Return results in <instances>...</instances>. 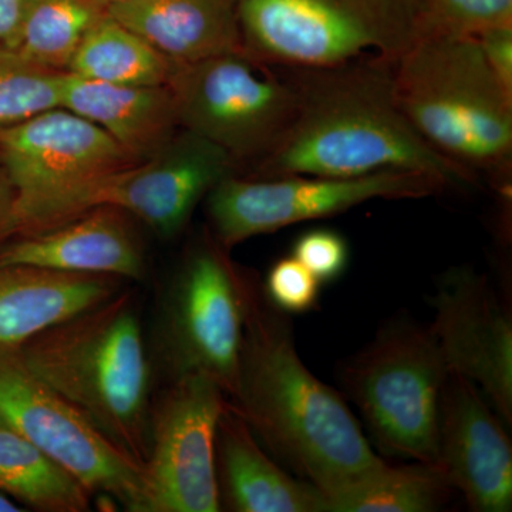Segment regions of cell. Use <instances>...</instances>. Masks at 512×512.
<instances>
[{"label":"cell","mask_w":512,"mask_h":512,"mask_svg":"<svg viewBox=\"0 0 512 512\" xmlns=\"http://www.w3.org/2000/svg\"><path fill=\"white\" fill-rule=\"evenodd\" d=\"M392 67L285 69L296 90L291 124L241 177L349 178L404 170L430 175L446 188L477 185L478 175L431 147L404 116L394 97Z\"/></svg>","instance_id":"cell-1"},{"label":"cell","mask_w":512,"mask_h":512,"mask_svg":"<svg viewBox=\"0 0 512 512\" xmlns=\"http://www.w3.org/2000/svg\"><path fill=\"white\" fill-rule=\"evenodd\" d=\"M228 402L252 433L322 495L384 464L342 397L303 365L291 322L254 281Z\"/></svg>","instance_id":"cell-2"},{"label":"cell","mask_w":512,"mask_h":512,"mask_svg":"<svg viewBox=\"0 0 512 512\" xmlns=\"http://www.w3.org/2000/svg\"><path fill=\"white\" fill-rule=\"evenodd\" d=\"M30 369L138 463L147 457L151 367L128 292L19 345Z\"/></svg>","instance_id":"cell-3"},{"label":"cell","mask_w":512,"mask_h":512,"mask_svg":"<svg viewBox=\"0 0 512 512\" xmlns=\"http://www.w3.org/2000/svg\"><path fill=\"white\" fill-rule=\"evenodd\" d=\"M400 110L431 147L474 174L507 183L512 94L476 36L430 29L392 67Z\"/></svg>","instance_id":"cell-4"},{"label":"cell","mask_w":512,"mask_h":512,"mask_svg":"<svg viewBox=\"0 0 512 512\" xmlns=\"http://www.w3.org/2000/svg\"><path fill=\"white\" fill-rule=\"evenodd\" d=\"M245 52L282 69L394 66L431 26L427 0H238Z\"/></svg>","instance_id":"cell-5"},{"label":"cell","mask_w":512,"mask_h":512,"mask_svg":"<svg viewBox=\"0 0 512 512\" xmlns=\"http://www.w3.org/2000/svg\"><path fill=\"white\" fill-rule=\"evenodd\" d=\"M138 163L106 131L66 109L0 128V168L15 190L19 234L72 220L104 181Z\"/></svg>","instance_id":"cell-6"},{"label":"cell","mask_w":512,"mask_h":512,"mask_svg":"<svg viewBox=\"0 0 512 512\" xmlns=\"http://www.w3.org/2000/svg\"><path fill=\"white\" fill-rule=\"evenodd\" d=\"M447 375L430 328L400 322L346 363L342 383L384 453L437 466Z\"/></svg>","instance_id":"cell-7"},{"label":"cell","mask_w":512,"mask_h":512,"mask_svg":"<svg viewBox=\"0 0 512 512\" xmlns=\"http://www.w3.org/2000/svg\"><path fill=\"white\" fill-rule=\"evenodd\" d=\"M214 237L201 239L165 289L158 318V350L171 379L210 377L232 396L249 286Z\"/></svg>","instance_id":"cell-8"},{"label":"cell","mask_w":512,"mask_h":512,"mask_svg":"<svg viewBox=\"0 0 512 512\" xmlns=\"http://www.w3.org/2000/svg\"><path fill=\"white\" fill-rule=\"evenodd\" d=\"M181 128L207 138L235 164L265 156L289 127L296 90L281 67L245 50L177 63L167 84Z\"/></svg>","instance_id":"cell-9"},{"label":"cell","mask_w":512,"mask_h":512,"mask_svg":"<svg viewBox=\"0 0 512 512\" xmlns=\"http://www.w3.org/2000/svg\"><path fill=\"white\" fill-rule=\"evenodd\" d=\"M0 419L90 491L148 512L143 464L101 433L30 369L19 345H0Z\"/></svg>","instance_id":"cell-10"},{"label":"cell","mask_w":512,"mask_h":512,"mask_svg":"<svg viewBox=\"0 0 512 512\" xmlns=\"http://www.w3.org/2000/svg\"><path fill=\"white\" fill-rule=\"evenodd\" d=\"M443 190L446 185L436 178L404 170L349 178L232 174L207 195V211L212 237L229 251L249 238L340 214L365 202L424 198Z\"/></svg>","instance_id":"cell-11"},{"label":"cell","mask_w":512,"mask_h":512,"mask_svg":"<svg viewBox=\"0 0 512 512\" xmlns=\"http://www.w3.org/2000/svg\"><path fill=\"white\" fill-rule=\"evenodd\" d=\"M227 406V394L210 377L171 379L151 407L143 463L148 512L221 511L215 434Z\"/></svg>","instance_id":"cell-12"},{"label":"cell","mask_w":512,"mask_h":512,"mask_svg":"<svg viewBox=\"0 0 512 512\" xmlns=\"http://www.w3.org/2000/svg\"><path fill=\"white\" fill-rule=\"evenodd\" d=\"M430 330L448 372L471 380L512 424V322L485 276L454 268L441 276L430 298Z\"/></svg>","instance_id":"cell-13"},{"label":"cell","mask_w":512,"mask_h":512,"mask_svg":"<svg viewBox=\"0 0 512 512\" xmlns=\"http://www.w3.org/2000/svg\"><path fill=\"white\" fill-rule=\"evenodd\" d=\"M237 174L227 151L181 128L156 156L114 175L93 192L87 210L113 207L173 238L190 222L201 200Z\"/></svg>","instance_id":"cell-14"},{"label":"cell","mask_w":512,"mask_h":512,"mask_svg":"<svg viewBox=\"0 0 512 512\" xmlns=\"http://www.w3.org/2000/svg\"><path fill=\"white\" fill-rule=\"evenodd\" d=\"M501 421L476 384L448 372L441 392L437 467L474 511H511L512 447Z\"/></svg>","instance_id":"cell-15"},{"label":"cell","mask_w":512,"mask_h":512,"mask_svg":"<svg viewBox=\"0 0 512 512\" xmlns=\"http://www.w3.org/2000/svg\"><path fill=\"white\" fill-rule=\"evenodd\" d=\"M128 217L117 208L94 207L55 227L16 235L0 245V266L141 281L146 261Z\"/></svg>","instance_id":"cell-16"},{"label":"cell","mask_w":512,"mask_h":512,"mask_svg":"<svg viewBox=\"0 0 512 512\" xmlns=\"http://www.w3.org/2000/svg\"><path fill=\"white\" fill-rule=\"evenodd\" d=\"M215 476L221 510L325 512L318 488L289 476L266 456L229 402L215 434Z\"/></svg>","instance_id":"cell-17"},{"label":"cell","mask_w":512,"mask_h":512,"mask_svg":"<svg viewBox=\"0 0 512 512\" xmlns=\"http://www.w3.org/2000/svg\"><path fill=\"white\" fill-rule=\"evenodd\" d=\"M63 109L106 131L140 163L156 156L181 128L168 86H120L66 72Z\"/></svg>","instance_id":"cell-18"},{"label":"cell","mask_w":512,"mask_h":512,"mask_svg":"<svg viewBox=\"0 0 512 512\" xmlns=\"http://www.w3.org/2000/svg\"><path fill=\"white\" fill-rule=\"evenodd\" d=\"M106 12L177 63L244 50L238 0H124Z\"/></svg>","instance_id":"cell-19"},{"label":"cell","mask_w":512,"mask_h":512,"mask_svg":"<svg viewBox=\"0 0 512 512\" xmlns=\"http://www.w3.org/2000/svg\"><path fill=\"white\" fill-rule=\"evenodd\" d=\"M117 278L0 266V345H22L119 292Z\"/></svg>","instance_id":"cell-20"},{"label":"cell","mask_w":512,"mask_h":512,"mask_svg":"<svg viewBox=\"0 0 512 512\" xmlns=\"http://www.w3.org/2000/svg\"><path fill=\"white\" fill-rule=\"evenodd\" d=\"M177 62L104 13L84 33L67 72L120 86H167Z\"/></svg>","instance_id":"cell-21"},{"label":"cell","mask_w":512,"mask_h":512,"mask_svg":"<svg viewBox=\"0 0 512 512\" xmlns=\"http://www.w3.org/2000/svg\"><path fill=\"white\" fill-rule=\"evenodd\" d=\"M0 491L42 512H86L90 491L18 431L0 426Z\"/></svg>","instance_id":"cell-22"},{"label":"cell","mask_w":512,"mask_h":512,"mask_svg":"<svg viewBox=\"0 0 512 512\" xmlns=\"http://www.w3.org/2000/svg\"><path fill=\"white\" fill-rule=\"evenodd\" d=\"M453 490L437 466L382 467L323 495L325 512H431Z\"/></svg>","instance_id":"cell-23"},{"label":"cell","mask_w":512,"mask_h":512,"mask_svg":"<svg viewBox=\"0 0 512 512\" xmlns=\"http://www.w3.org/2000/svg\"><path fill=\"white\" fill-rule=\"evenodd\" d=\"M106 9L90 0H28L10 49L33 62L67 72L84 33Z\"/></svg>","instance_id":"cell-24"},{"label":"cell","mask_w":512,"mask_h":512,"mask_svg":"<svg viewBox=\"0 0 512 512\" xmlns=\"http://www.w3.org/2000/svg\"><path fill=\"white\" fill-rule=\"evenodd\" d=\"M64 73L33 62L15 49H0V128L63 109Z\"/></svg>","instance_id":"cell-25"},{"label":"cell","mask_w":512,"mask_h":512,"mask_svg":"<svg viewBox=\"0 0 512 512\" xmlns=\"http://www.w3.org/2000/svg\"><path fill=\"white\" fill-rule=\"evenodd\" d=\"M433 29L478 36L512 26V0H427Z\"/></svg>","instance_id":"cell-26"},{"label":"cell","mask_w":512,"mask_h":512,"mask_svg":"<svg viewBox=\"0 0 512 512\" xmlns=\"http://www.w3.org/2000/svg\"><path fill=\"white\" fill-rule=\"evenodd\" d=\"M320 282L295 258L279 259L268 276L264 292L268 301L285 313H303L318 302Z\"/></svg>","instance_id":"cell-27"},{"label":"cell","mask_w":512,"mask_h":512,"mask_svg":"<svg viewBox=\"0 0 512 512\" xmlns=\"http://www.w3.org/2000/svg\"><path fill=\"white\" fill-rule=\"evenodd\" d=\"M292 256L319 282L338 279L348 265L349 249L345 239L330 229H313L296 239Z\"/></svg>","instance_id":"cell-28"},{"label":"cell","mask_w":512,"mask_h":512,"mask_svg":"<svg viewBox=\"0 0 512 512\" xmlns=\"http://www.w3.org/2000/svg\"><path fill=\"white\" fill-rule=\"evenodd\" d=\"M476 37L498 82L512 94V26L487 30Z\"/></svg>","instance_id":"cell-29"},{"label":"cell","mask_w":512,"mask_h":512,"mask_svg":"<svg viewBox=\"0 0 512 512\" xmlns=\"http://www.w3.org/2000/svg\"><path fill=\"white\" fill-rule=\"evenodd\" d=\"M19 234L16 194L9 178L0 168V245Z\"/></svg>","instance_id":"cell-30"},{"label":"cell","mask_w":512,"mask_h":512,"mask_svg":"<svg viewBox=\"0 0 512 512\" xmlns=\"http://www.w3.org/2000/svg\"><path fill=\"white\" fill-rule=\"evenodd\" d=\"M28 0H0V49H10L15 42Z\"/></svg>","instance_id":"cell-31"},{"label":"cell","mask_w":512,"mask_h":512,"mask_svg":"<svg viewBox=\"0 0 512 512\" xmlns=\"http://www.w3.org/2000/svg\"><path fill=\"white\" fill-rule=\"evenodd\" d=\"M26 508L19 507L18 503L12 500L8 494L0 491V512H23Z\"/></svg>","instance_id":"cell-32"},{"label":"cell","mask_w":512,"mask_h":512,"mask_svg":"<svg viewBox=\"0 0 512 512\" xmlns=\"http://www.w3.org/2000/svg\"><path fill=\"white\" fill-rule=\"evenodd\" d=\"M90 2L96 3V5L101 6V8L107 9L109 6L114 5V3L124 2V0H90Z\"/></svg>","instance_id":"cell-33"},{"label":"cell","mask_w":512,"mask_h":512,"mask_svg":"<svg viewBox=\"0 0 512 512\" xmlns=\"http://www.w3.org/2000/svg\"><path fill=\"white\" fill-rule=\"evenodd\" d=\"M3 424H5V423H3V420L0 419V426H3Z\"/></svg>","instance_id":"cell-34"}]
</instances>
